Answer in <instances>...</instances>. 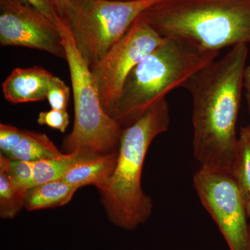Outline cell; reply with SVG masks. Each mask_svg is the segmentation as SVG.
<instances>
[{"label":"cell","mask_w":250,"mask_h":250,"mask_svg":"<svg viewBox=\"0 0 250 250\" xmlns=\"http://www.w3.org/2000/svg\"><path fill=\"white\" fill-rule=\"evenodd\" d=\"M24 130H21L12 125H0V150L1 154H9L22 139Z\"/></svg>","instance_id":"20"},{"label":"cell","mask_w":250,"mask_h":250,"mask_svg":"<svg viewBox=\"0 0 250 250\" xmlns=\"http://www.w3.org/2000/svg\"><path fill=\"white\" fill-rule=\"evenodd\" d=\"M170 123L168 104L164 99L123 129L114 172L98 188L108 218L116 226L134 229L152 213V200L141 187L143 164L151 143L167 131Z\"/></svg>","instance_id":"3"},{"label":"cell","mask_w":250,"mask_h":250,"mask_svg":"<svg viewBox=\"0 0 250 250\" xmlns=\"http://www.w3.org/2000/svg\"><path fill=\"white\" fill-rule=\"evenodd\" d=\"M164 39L139 16L104 57L90 67L104 110L110 116L130 72Z\"/></svg>","instance_id":"7"},{"label":"cell","mask_w":250,"mask_h":250,"mask_svg":"<svg viewBox=\"0 0 250 250\" xmlns=\"http://www.w3.org/2000/svg\"><path fill=\"white\" fill-rule=\"evenodd\" d=\"M231 175L245 204L250 200V126L242 128L237 141Z\"/></svg>","instance_id":"15"},{"label":"cell","mask_w":250,"mask_h":250,"mask_svg":"<svg viewBox=\"0 0 250 250\" xmlns=\"http://www.w3.org/2000/svg\"><path fill=\"white\" fill-rule=\"evenodd\" d=\"M62 154L47 135L24 130L21 142L6 156L14 160L35 162Z\"/></svg>","instance_id":"14"},{"label":"cell","mask_w":250,"mask_h":250,"mask_svg":"<svg viewBox=\"0 0 250 250\" xmlns=\"http://www.w3.org/2000/svg\"><path fill=\"white\" fill-rule=\"evenodd\" d=\"M73 92L75 120L63 140L65 154L81 148L97 154L118 151L123 129L104 111L89 65L77 49L67 21L60 27Z\"/></svg>","instance_id":"5"},{"label":"cell","mask_w":250,"mask_h":250,"mask_svg":"<svg viewBox=\"0 0 250 250\" xmlns=\"http://www.w3.org/2000/svg\"><path fill=\"white\" fill-rule=\"evenodd\" d=\"M118 156V151L95 154L74 166L62 180L80 188L88 185L98 188L111 177Z\"/></svg>","instance_id":"11"},{"label":"cell","mask_w":250,"mask_h":250,"mask_svg":"<svg viewBox=\"0 0 250 250\" xmlns=\"http://www.w3.org/2000/svg\"><path fill=\"white\" fill-rule=\"evenodd\" d=\"M52 75L39 66L14 69L1 84L4 98L13 104L43 101Z\"/></svg>","instance_id":"10"},{"label":"cell","mask_w":250,"mask_h":250,"mask_svg":"<svg viewBox=\"0 0 250 250\" xmlns=\"http://www.w3.org/2000/svg\"><path fill=\"white\" fill-rule=\"evenodd\" d=\"M140 16L161 37L203 50L250 43V0H160Z\"/></svg>","instance_id":"2"},{"label":"cell","mask_w":250,"mask_h":250,"mask_svg":"<svg viewBox=\"0 0 250 250\" xmlns=\"http://www.w3.org/2000/svg\"><path fill=\"white\" fill-rule=\"evenodd\" d=\"M193 182L200 201L218 225L230 250H250L246 204L232 175L200 168Z\"/></svg>","instance_id":"8"},{"label":"cell","mask_w":250,"mask_h":250,"mask_svg":"<svg viewBox=\"0 0 250 250\" xmlns=\"http://www.w3.org/2000/svg\"><path fill=\"white\" fill-rule=\"evenodd\" d=\"M160 0H72L66 20L74 42L90 67L100 62L134 21Z\"/></svg>","instance_id":"6"},{"label":"cell","mask_w":250,"mask_h":250,"mask_svg":"<svg viewBox=\"0 0 250 250\" xmlns=\"http://www.w3.org/2000/svg\"><path fill=\"white\" fill-rule=\"evenodd\" d=\"M79 188L62 180L37 184L26 192L24 208L32 211L62 207L70 202Z\"/></svg>","instance_id":"12"},{"label":"cell","mask_w":250,"mask_h":250,"mask_svg":"<svg viewBox=\"0 0 250 250\" xmlns=\"http://www.w3.org/2000/svg\"><path fill=\"white\" fill-rule=\"evenodd\" d=\"M26 192L18 190L13 185L4 171H0V217L14 218L24 205Z\"/></svg>","instance_id":"16"},{"label":"cell","mask_w":250,"mask_h":250,"mask_svg":"<svg viewBox=\"0 0 250 250\" xmlns=\"http://www.w3.org/2000/svg\"><path fill=\"white\" fill-rule=\"evenodd\" d=\"M218 51L203 50L179 39L162 42L130 72L111 116L128 127L172 90L218 57Z\"/></svg>","instance_id":"4"},{"label":"cell","mask_w":250,"mask_h":250,"mask_svg":"<svg viewBox=\"0 0 250 250\" xmlns=\"http://www.w3.org/2000/svg\"><path fill=\"white\" fill-rule=\"evenodd\" d=\"M95 154H98L90 149L81 148L68 154L33 162L34 186L62 180L74 166Z\"/></svg>","instance_id":"13"},{"label":"cell","mask_w":250,"mask_h":250,"mask_svg":"<svg viewBox=\"0 0 250 250\" xmlns=\"http://www.w3.org/2000/svg\"><path fill=\"white\" fill-rule=\"evenodd\" d=\"M0 171H4L13 185L21 191L27 192L34 186L33 162L14 160L1 154Z\"/></svg>","instance_id":"17"},{"label":"cell","mask_w":250,"mask_h":250,"mask_svg":"<svg viewBox=\"0 0 250 250\" xmlns=\"http://www.w3.org/2000/svg\"><path fill=\"white\" fill-rule=\"evenodd\" d=\"M70 96V89L66 83L59 77L52 75L47 95L51 108L67 111Z\"/></svg>","instance_id":"18"},{"label":"cell","mask_w":250,"mask_h":250,"mask_svg":"<svg viewBox=\"0 0 250 250\" xmlns=\"http://www.w3.org/2000/svg\"><path fill=\"white\" fill-rule=\"evenodd\" d=\"M59 15L65 20L72 6V0H52Z\"/></svg>","instance_id":"22"},{"label":"cell","mask_w":250,"mask_h":250,"mask_svg":"<svg viewBox=\"0 0 250 250\" xmlns=\"http://www.w3.org/2000/svg\"><path fill=\"white\" fill-rule=\"evenodd\" d=\"M0 45L38 49L66 58L60 28L18 0H0Z\"/></svg>","instance_id":"9"},{"label":"cell","mask_w":250,"mask_h":250,"mask_svg":"<svg viewBox=\"0 0 250 250\" xmlns=\"http://www.w3.org/2000/svg\"><path fill=\"white\" fill-rule=\"evenodd\" d=\"M117 1H131V0H117Z\"/></svg>","instance_id":"25"},{"label":"cell","mask_w":250,"mask_h":250,"mask_svg":"<svg viewBox=\"0 0 250 250\" xmlns=\"http://www.w3.org/2000/svg\"><path fill=\"white\" fill-rule=\"evenodd\" d=\"M18 1L37 10L52 21L54 24H57L59 27H60L65 21V20L59 15L52 0H18Z\"/></svg>","instance_id":"21"},{"label":"cell","mask_w":250,"mask_h":250,"mask_svg":"<svg viewBox=\"0 0 250 250\" xmlns=\"http://www.w3.org/2000/svg\"><path fill=\"white\" fill-rule=\"evenodd\" d=\"M38 123L47 125L52 129L65 133L70 123V118L67 111L51 108L49 111H42L39 113Z\"/></svg>","instance_id":"19"},{"label":"cell","mask_w":250,"mask_h":250,"mask_svg":"<svg viewBox=\"0 0 250 250\" xmlns=\"http://www.w3.org/2000/svg\"><path fill=\"white\" fill-rule=\"evenodd\" d=\"M248 45L207 64L184 85L192 101L194 156L205 170L231 174Z\"/></svg>","instance_id":"1"},{"label":"cell","mask_w":250,"mask_h":250,"mask_svg":"<svg viewBox=\"0 0 250 250\" xmlns=\"http://www.w3.org/2000/svg\"><path fill=\"white\" fill-rule=\"evenodd\" d=\"M246 214L250 218L249 231L250 236V200L246 204Z\"/></svg>","instance_id":"24"},{"label":"cell","mask_w":250,"mask_h":250,"mask_svg":"<svg viewBox=\"0 0 250 250\" xmlns=\"http://www.w3.org/2000/svg\"><path fill=\"white\" fill-rule=\"evenodd\" d=\"M243 86L246 89L247 101H248L250 113V66L246 67L245 70Z\"/></svg>","instance_id":"23"}]
</instances>
